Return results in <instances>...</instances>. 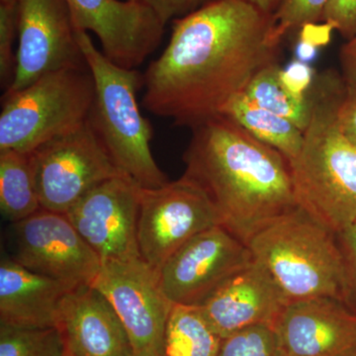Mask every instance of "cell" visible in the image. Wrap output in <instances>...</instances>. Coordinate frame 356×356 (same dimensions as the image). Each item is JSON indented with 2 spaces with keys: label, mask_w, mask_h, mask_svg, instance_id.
<instances>
[{
  "label": "cell",
  "mask_w": 356,
  "mask_h": 356,
  "mask_svg": "<svg viewBox=\"0 0 356 356\" xmlns=\"http://www.w3.org/2000/svg\"><path fill=\"white\" fill-rule=\"evenodd\" d=\"M220 225L209 195L184 175L159 188L140 189L138 245L140 257L156 270L192 238Z\"/></svg>",
  "instance_id": "ba28073f"
},
{
  "label": "cell",
  "mask_w": 356,
  "mask_h": 356,
  "mask_svg": "<svg viewBox=\"0 0 356 356\" xmlns=\"http://www.w3.org/2000/svg\"><path fill=\"white\" fill-rule=\"evenodd\" d=\"M77 30L95 33L114 64L137 69L161 44L165 24L137 0H67Z\"/></svg>",
  "instance_id": "5bb4252c"
},
{
  "label": "cell",
  "mask_w": 356,
  "mask_h": 356,
  "mask_svg": "<svg viewBox=\"0 0 356 356\" xmlns=\"http://www.w3.org/2000/svg\"><path fill=\"white\" fill-rule=\"evenodd\" d=\"M273 327L288 356H348L356 350V311L341 300L288 303Z\"/></svg>",
  "instance_id": "9a60e30c"
},
{
  "label": "cell",
  "mask_w": 356,
  "mask_h": 356,
  "mask_svg": "<svg viewBox=\"0 0 356 356\" xmlns=\"http://www.w3.org/2000/svg\"><path fill=\"white\" fill-rule=\"evenodd\" d=\"M219 356L288 355L273 325H257L222 339Z\"/></svg>",
  "instance_id": "cb8c5ba5"
},
{
  "label": "cell",
  "mask_w": 356,
  "mask_h": 356,
  "mask_svg": "<svg viewBox=\"0 0 356 356\" xmlns=\"http://www.w3.org/2000/svg\"><path fill=\"white\" fill-rule=\"evenodd\" d=\"M95 86L88 67L50 72L17 92L2 96L0 151L32 153L88 121Z\"/></svg>",
  "instance_id": "8992f818"
},
{
  "label": "cell",
  "mask_w": 356,
  "mask_h": 356,
  "mask_svg": "<svg viewBox=\"0 0 356 356\" xmlns=\"http://www.w3.org/2000/svg\"><path fill=\"white\" fill-rule=\"evenodd\" d=\"M133 356H165L163 350H156V348H145L135 351Z\"/></svg>",
  "instance_id": "e575fe53"
},
{
  "label": "cell",
  "mask_w": 356,
  "mask_h": 356,
  "mask_svg": "<svg viewBox=\"0 0 356 356\" xmlns=\"http://www.w3.org/2000/svg\"><path fill=\"white\" fill-rule=\"evenodd\" d=\"M17 13L15 76L4 95L50 72L88 67L67 0H17Z\"/></svg>",
  "instance_id": "30bf717a"
},
{
  "label": "cell",
  "mask_w": 356,
  "mask_h": 356,
  "mask_svg": "<svg viewBox=\"0 0 356 356\" xmlns=\"http://www.w3.org/2000/svg\"><path fill=\"white\" fill-rule=\"evenodd\" d=\"M247 245L288 303L331 297L348 305V271L337 234L300 206L257 232Z\"/></svg>",
  "instance_id": "277c9868"
},
{
  "label": "cell",
  "mask_w": 356,
  "mask_h": 356,
  "mask_svg": "<svg viewBox=\"0 0 356 356\" xmlns=\"http://www.w3.org/2000/svg\"><path fill=\"white\" fill-rule=\"evenodd\" d=\"M18 37L17 0L0 2V81L4 92L10 88L16 70L14 41Z\"/></svg>",
  "instance_id": "484cf974"
},
{
  "label": "cell",
  "mask_w": 356,
  "mask_h": 356,
  "mask_svg": "<svg viewBox=\"0 0 356 356\" xmlns=\"http://www.w3.org/2000/svg\"><path fill=\"white\" fill-rule=\"evenodd\" d=\"M222 337L199 306L173 304L165 325V356H219Z\"/></svg>",
  "instance_id": "44dd1931"
},
{
  "label": "cell",
  "mask_w": 356,
  "mask_h": 356,
  "mask_svg": "<svg viewBox=\"0 0 356 356\" xmlns=\"http://www.w3.org/2000/svg\"><path fill=\"white\" fill-rule=\"evenodd\" d=\"M9 259L72 289L92 285L102 262L64 213L40 209L8 228Z\"/></svg>",
  "instance_id": "9c48e42d"
},
{
  "label": "cell",
  "mask_w": 356,
  "mask_h": 356,
  "mask_svg": "<svg viewBox=\"0 0 356 356\" xmlns=\"http://www.w3.org/2000/svg\"><path fill=\"white\" fill-rule=\"evenodd\" d=\"M282 76L290 88L303 93L308 92L315 79L308 64L298 60L292 62L286 70L282 69Z\"/></svg>",
  "instance_id": "4dcf8cb0"
},
{
  "label": "cell",
  "mask_w": 356,
  "mask_h": 356,
  "mask_svg": "<svg viewBox=\"0 0 356 356\" xmlns=\"http://www.w3.org/2000/svg\"><path fill=\"white\" fill-rule=\"evenodd\" d=\"M344 81L356 83V37L348 41L341 51Z\"/></svg>",
  "instance_id": "1f68e13d"
},
{
  "label": "cell",
  "mask_w": 356,
  "mask_h": 356,
  "mask_svg": "<svg viewBox=\"0 0 356 356\" xmlns=\"http://www.w3.org/2000/svg\"><path fill=\"white\" fill-rule=\"evenodd\" d=\"M252 261L248 245L220 225L198 234L168 257L159 268V283L172 304L201 306Z\"/></svg>",
  "instance_id": "8fae6325"
},
{
  "label": "cell",
  "mask_w": 356,
  "mask_h": 356,
  "mask_svg": "<svg viewBox=\"0 0 356 356\" xmlns=\"http://www.w3.org/2000/svg\"><path fill=\"white\" fill-rule=\"evenodd\" d=\"M297 60L300 62L306 63L313 60L316 56V46L308 43V42L302 41L299 44L298 48H297Z\"/></svg>",
  "instance_id": "d6a6232c"
},
{
  "label": "cell",
  "mask_w": 356,
  "mask_h": 356,
  "mask_svg": "<svg viewBox=\"0 0 356 356\" xmlns=\"http://www.w3.org/2000/svg\"><path fill=\"white\" fill-rule=\"evenodd\" d=\"M153 9L165 24L195 13L217 0H137Z\"/></svg>",
  "instance_id": "f1b7e54d"
},
{
  "label": "cell",
  "mask_w": 356,
  "mask_h": 356,
  "mask_svg": "<svg viewBox=\"0 0 356 356\" xmlns=\"http://www.w3.org/2000/svg\"><path fill=\"white\" fill-rule=\"evenodd\" d=\"M30 158L41 207L64 214L98 184L122 175L89 119L37 147Z\"/></svg>",
  "instance_id": "52a82bcc"
},
{
  "label": "cell",
  "mask_w": 356,
  "mask_h": 356,
  "mask_svg": "<svg viewBox=\"0 0 356 356\" xmlns=\"http://www.w3.org/2000/svg\"><path fill=\"white\" fill-rule=\"evenodd\" d=\"M280 44L273 15L245 0H217L173 21L165 51L145 72L143 106L193 129L277 62Z\"/></svg>",
  "instance_id": "6da1fadb"
},
{
  "label": "cell",
  "mask_w": 356,
  "mask_h": 356,
  "mask_svg": "<svg viewBox=\"0 0 356 356\" xmlns=\"http://www.w3.org/2000/svg\"><path fill=\"white\" fill-rule=\"evenodd\" d=\"M344 90L336 110V123L341 135L356 147V83L344 81Z\"/></svg>",
  "instance_id": "83f0119b"
},
{
  "label": "cell",
  "mask_w": 356,
  "mask_h": 356,
  "mask_svg": "<svg viewBox=\"0 0 356 356\" xmlns=\"http://www.w3.org/2000/svg\"><path fill=\"white\" fill-rule=\"evenodd\" d=\"M348 271L350 297L348 305L356 311V221L337 234Z\"/></svg>",
  "instance_id": "f546056e"
},
{
  "label": "cell",
  "mask_w": 356,
  "mask_h": 356,
  "mask_svg": "<svg viewBox=\"0 0 356 356\" xmlns=\"http://www.w3.org/2000/svg\"><path fill=\"white\" fill-rule=\"evenodd\" d=\"M0 209L10 224L42 209L30 153L0 151Z\"/></svg>",
  "instance_id": "7402d4cb"
},
{
  "label": "cell",
  "mask_w": 356,
  "mask_h": 356,
  "mask_svg": "<svg viewBox=\"0 0 356 356\" xmlns=\"http://www.w3.org/2000/svg\"><path fill=\"white\" fill-rule=\"evenodd\" d=\"M322 21L337 30L344 39L356 37V0H329Z\"/></svg>",
  "instance_id": "4316f807"
},
{
  "label": "cell",
  "mask_w": 356,
  "mask_h": 356,
  "mask_svg": "<svg viewBox=\"0 0 356 356\" xmlns=\"http://www.w3.org/2000/svg\"><path fill=\"white\" fill-rule=\"evenodd\" d=\"M76 38L95 81L89 121L103 146L119 172L142 188L163 186L168 179L152 154L153 128L138 102L144 74L114 64L96 48L88 32L76 29Z\"/></svg>",
  "instance_id": "5b68a950"
},
{
  "label": "cell",
  "mask_w": 356,
  "mask_h": 356,
  "mask_svg": "<svg viewBox=\"0 0 356 356\" xmlns=\"http://www.w3.org/2000/svg\"><path fill=\"white\" fill-rule=\"evenodd\" d=\"M58 327L69 356H133L135 353L118 314L92 285L65 294Z\"/></svg>",
  "instance_id": "e0dca14e"
},
{
  "label": "cell",
  "mask_w": 356,
  "mask_h": 356,
  "mask_svg": "<svg viewBox=\"0 0 356 356\" xmlns=\"http://www.w3.org/2000/svg\"><path fill=\"white\" fill-rule=\"evenodd\" d=\"M67 356H69V355H67Z\"/></svg>",
  "instance_id": "8d00e7d4"
},
{
  "label": "cell",
  "mask_w": 356,
  "mask_h": 356,
  "mask_svg": "<svg viewBox=\"0 0 356 356\" xmlns=\"http://www.w3.org/2000/svg\"><path fill=\"white\" fill-rule=\"evenodd\" d=\"M0 356H67V350L58 327L25 329L0 324Z\"/></svg>",
  "instance_id": "603a6c76"
},
{
  "label": "cell",
  "mask_w": 356,
  "mask_h": 356,
  "mask_svg": "<svg viewBox=\"0 0 356 356\" xmlns=\"http://www.w3.org/2000/svg\"><path fill=\"white\" fill-rule=\"evenodd\" d=\"M287 304L273 276L254 259L199 307L225 339L252 325H273Z\"/></svg>",
  "instance_id": "2e32d148"
},
{
  "label": "cell",
  "mask_w": 356,
  "mask_h": 356,
  "mask_svg": "<svg viewBox=\"0 0 356 356\" xmlns=\"http://www.w3.org/2000/svg\"><path fill=\"white\" fill-rule=\"evenodd\" d=\"M243 95L262 108L280 115L305 132L313 114L310 92H297L285 83L277 62L259 70Z\"/></svg>",
  "instance_id": "ffe728a7"
},
{
  "label": "cell",
  "mask_w": 356,
  "mask_h": 356,
  "mask_svg": "<svg viewBox=\"0 0 356 356\" xmlns=\"http://www.w3.org/2000/svg\"><path fill=\"white\" fill-rule=\"evenodd\" d=\"M72 288L3 257L0 264V324L25 329L58 327L65 294Z\"/></svg>",
  "instance_id": "ac0fdd59"
},
{
  "label": "cell",
  "mask_w": 356,
  "mask_h": 356,
  "mask_svg": "<svg viewBox=\"0 0 356 356\" xmlns=\"http://www.w3.org/2000/svg\"><path fill=\"white\" fill-rule=\"evenodd\" d=\"M329 0H281L273 14L274 34L282 42L285 35L296 28H305L322 21Z\"/></svg>",
  "instance_id": "d4e9b609"
},
{
  "label": "cell",
  "mask_w": 356,
  "mask_h": 356,
  "mask_svg": "<svg viewBox=\"0 0 356 356\" xmlns=\"http://www.w3.org/2000/svg\"><path fill=\"white\" fill-rule=\"evenodd\" d=\"M245 1L250 2L252 6L261 9L264 13L273 15L274 11L280 6L281 0H245Z\"/></svg>",
  "instance_id": "836d02e7"
},
{
  "label": "cell",
  "mask_w": 356,
  "mask_h": 356,
  "mask_svg": "<svg viewBox=\"0 0 356 356\" xmlns=\"http://www.w3.org/2000/svg\"><path fill=\"white\" fill-rule=\"evenodd\" d=\"M92 286L113 306L135 351H163L165 325L173 304L161 289L158 270L142 257L103 262Z\"/></svg>",
  "instance_id": "4fadbf2b"
},
{
  "label": "cell",
  "mask_w": 356,
  "mask_h": 356,
  "mask_svg": "<svg viewBox=\"0 0 356 356\" xmlns=\"http://www.w3.org/2000/svg\"><path fill=\"white\" fill-rule=\"evenodd\" d=\"M348 356H356V350L355 351H353V353H351V355H348Z\"/></svg>",
  "instance_id": "d590c367"
},
{
  "label": "cell",
  "mask_w": 356,
  "mask_h": 356,
  "mask_svg": "<svg viewBox=\"0 0 356 356\" xmlns=\"http://www.w3.org/2000/svg\"><path fill=\"white\" fill-rule=\"evenodd\" d=\"M344 86L332 70L314 79L311 122L299 156L290 163L297 204L336 234L356 221V147L336 123Z\"/></svg>",
  "instance_id": "3957f363"
},
{
  "label": "cell",
  "mask_w": 356,
  "mask_h": 356,
  "mask_svg": "<svg viewBox=\"0 0 356 356\" xmlns=\"http://www.w3.org/2000/svg\"><path fill=\"white\" fill-rule=\"evenodd\" d=\"M191 131L184 175L209 195L222 226L245 245L298 206L290 163L280 152L222 115Z\"/></svg>",
  "instance_id": "7a4b0ae2"
},
{
  "label": "cell",
  "mask_w": 356,
  "mask_h": 356,
  "mask_svg": "<svg viewBox=\"0 0 356 356\" xmlns=\"http://www.w3.org/2000/svg\"><path fill=\"white\" fill-rule=\"evenodd\" d=\"M140 189L126 175L109 178L84 194L65 213L102 264L140 257L138 245Z\"/></svg>",
  "instance_id": "7c38bea8"
},
{
  "label": "cell",
  "mask_w": 356,
  "mask_h": 356,
  "mask_svg": "<svg viewBox=\"0 0 356 356\" xmlns=\"http://www.w3.org/2000/svg\"><path fill=\"white\" fill-rule=\"evenodd\" d=\"M221 115L236 122L255 139L280 152L289 163L299 156L303 147V131L287 119L255 104L243 92L233 98Z\"/></svg>",
  "instance_id": "d6986e66"
}]
</instances>
